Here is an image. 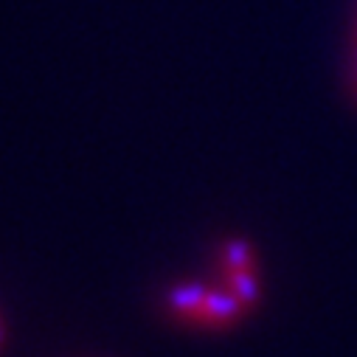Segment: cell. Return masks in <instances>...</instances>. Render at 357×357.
Returning a JSON list of instances; mask_svg holds the SVG:
<instances>
[{
	"instance_id": "6da1fadb",
	"label": "cell",
	"mask_w": 357,
	"mask_h": 357,
	"mask_svg": "<svg viewBox=\"0 0 357 357\" xmlns=\"http://www.w3.org/2000/svg\"><path fill=\"white\" fill-rule=\"evenodd\" d=\"M166 310L183 324L203 329H228L245 315V304L228 290H211L200 282L174 284L166 293Z\"/></svg>"
},
{
	"instance_id": "7a4b0ae2",
	"label": "cell",
	"mask_w": 357,
	"mask_h": 357,
	"mask_svg": "<svg viewBox=\"0 0 357 357\" xmlns=\"http://www.w3.org/2000/svg\"><path fill=\"white\" fill-rule=\"evenodd\" d=\"M225 290L234 293L245 307H253L259 301V279L253 267L245 271H225Z\"/></svg>"
},
{
	"instance_id": "3957f363",
	"label": "cell",
	"mask_w": 357,
	"mask_h": 357,
	"mask_svg": "<svg viewBox=\"0 0 357 357\" xmlns=\"http://www.w3.org/2000/svg\"><path fill=\"white\" fill-rule=\"evenodd\" d=\"M220 259H222V267L225 271H245V267H253L256 256H253V248L248 239H231L222 245L220 250Z\"/></svg>"
},
{
	"instance_id": "277c9868",
	"label": "cell",
	"mask_w": 357,
	"mask_h": 357,
	"mask_svg": "<svg viewBox=\"0 0 357 357\" xmlns=\"http://www.w3.org/2000/svg\"><path fill=\"white\" fill-rule=\"evenodd\" d=\"M6 346V326H3V321H0V349Z\"/></svg>"
}]
</instances>
